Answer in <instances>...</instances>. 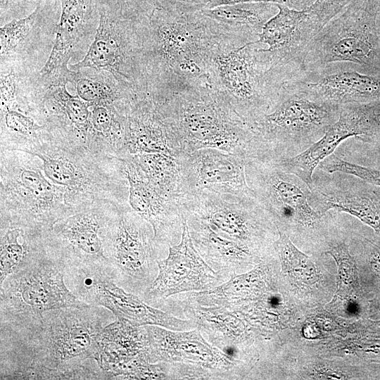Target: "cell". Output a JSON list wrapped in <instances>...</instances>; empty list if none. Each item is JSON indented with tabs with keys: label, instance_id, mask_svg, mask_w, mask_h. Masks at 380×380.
Listing matches in <instances>:
<instances>
[{
	"label": "cell",
	"instance_id": "obj_8",
	"mask_svg": "<svg viewBox=\"0 0 380 380\" xmlns=\"http://www.w3.org/2000/svg\"><path fill=\"white\" fill-rule=\"evenodd\" d=\"M179 203L184 219L223 242L264 259L274 248L275 224L256 198L203 191L183 196Z\"/></svg>",
	"mask_w": 380,
	"mask_h": 380
},
{
	"label": "cell",
	"instance_id": "obj_42",
	"mask_svg": "<svg viewBox=\"0 0 380 380\" xmlns=\"http://www.w3.org/2000/svg\"><path fill=\"white\" fill-rule=\"evenodd\" d=\"M270 2L286 6L297 10L303 9L305 5L303 0H208L203 8L210 9L224 5H232L241 3Z\"/></svg>",
	"mask_w": 380,
	"mask_h": 380
},
{
	"label": "cell",
	"instance_id": "obj_14",
	"mask_svg": "<svg viewBox=\"0 0 380 380\" xmlns=\"http://www.w3.org/2000/svg\"><path fill=\"white\" fill-rule=\"evenodd\" d=\"M63 272L66 285L80 300L103 307L117 319H125L136 326L157 325L175 331L196 328L193 321L153 307L119 286L109 263L65 268Z\"/></svg>",
	"mask_w": 380,
	"mask_h": 380
},
{
	"label": "cell",
	"instance_id": "obj_39",
	"mask_svg": "<svg viewBox=\"0 0 380 380\" xmlns=\"http://www.w3.org/2000/svg\"><path fill=\"white\" fill-rule=\"evenodd\" d=\"M1 109H13L20 111L17 101L18 85L20 72L11 68L7 73H0Z\"/></svg>",
	"mask_w": 380,
	"mask_h": 380
},
{
	"label": "cell",
	"instance_id": "obj_18",
	"mask_svg": "<svg viewBox=\"0 0 380 380\" xmlns=\"http://www.w3.org/2000/svg\"><path fill=\"white\" fill-rule=\"evenodd\" d=\"M117 207L90 208L57 221L43 238L47 255L63 270L109 263L102 234Z\"/></svg>",
	"mask_w": 380,
	"mask_h": 380
},
{
	"label": "cell",
	"instance_id": "obj_36",
	"mask_svg": "<svg viewBox=\"0 0 380 380\" xmlns=\"http://www.w3.org/2000/svg\"><path fill=\"white\" fill-rule=\"evenodd\" d=\"M115 379H167L166 363H152L146 355H141L124 366Z\"/></svg>",
	"mask_w": 380,
	"mask_h": 380
},
{
	"label": "cell",
	"instance_id": "obj_4",
	"mask_svg": "<svg viewBox=\"0 0 380 380\" xmlns=\"http://www.w3.org/2000/svg\"><path fill=\"white\" fill-rule=\"evenodd\" d=\"M158 101L175 130L181 156L215 148L247 160L255 156L254 132L210 84Z\"/></svg>",
	"mask_w": 380,
	"mask_h": 380
},
{
	"label": "cell",
	"instance_id": "obj_3",
	"mask_svg": "<svg viewBox=\"0 0 380 380\" xmlns=\"http://www.w3.org/2000/svg\"><path fill=\"white\" fill-rule=\"evenodd\" d=\"M7 150L38 157L44 175L64 189L67 203L75 213L129 203V183L122 161L98 155L51 134L45 127L38 137L15 142Z\"/></svg>",
	"mask_w": 380,
	"mask_h": 380
},
{
	"label": "cell",
	"instance_id": "obj_16",
	"mask_svg": "<svg viewBox=\"0 0 380 380\" xmlns=\"http://www.w3.org/2000/svg\"><path fill=\"white\" fill-rule=\"evenodd\" d=\"M246 175L256 199L278 227L293 222L312 227L322 215L310 204L311 190H304L298 177L284 171L270 158L247 160Z\"/></svg>",
	"mask_w": 380,
	"mask_h": 380
},
{
	"label": "cell",
	"instance_id": "obj_34",
	"mask_svg": "<svg viewBox=\"0 0 380 380\" xmlns=\"http://www.w3.org/2000/svg\"><path fill=\"white\" fill-rule=\"evenodd\" d=\"M44 127L19 110L1 109V144L35 139Z\"/></svg>",
	"mask_w": 380,
	"mask_h": 380
},
{
	"label": "cell",
	"instance_id": "obj_31",
	"mask_svg": "<svg viewBox=\"0 0 380 380\" xmlns=\"http://www.w3.org/2000/svg\"><path fill=\"white\" fill-rule=\"evenodd\" d=\"M70 83L89 106L101 103H118L137 96L123 87L108 72L84 68L73 70Z\"/></svg>",
	"mask_w": 380,
	"mask_h": 380
},
{
	"label": "cell",
	"instance_id": "obj_27",
	"mask_svg": "<svg viewBox=\"0 0 380 380\" xmlns=\"http://www.w3.org/2000/svg\"><path fill=\"white\" fill-rule=\"evenodd\" d=\"M148 348L144 326L116 319L99 334L93 359L109 379H115L119 371L129 362L141 355L148 357Z\"/></svg>",
	"mask_w": 380,
	"mask_h": 380
},
{
	"label": "cell",
	"instance_id": "obj_17",
	"mask_svg": "<svg viewBox=\"0 0 380 380\" xmlns=\"http://www.w3.org/2000/svg\"><path fill=\"white\" fill-rule=\"evenodd\" d=\"M350 137L366 142L380 137V101L341 105L338 120L318 141L297 155L274 161L312 191L315 168Z\"/></svg>",
	"mask_w": 380,
	"mask_h": 380
},
{
	"label": "cell",
	"instance_id": "obj_30",
	"mask_svg": "<svg viewBox=\"0 0 380 380\" xmlns=\"http://www.w3.org/2000/svg\"><path fill=\"white\" fill-rule=\"evenodd\" d=\"M315 209L322 216L330 210L348 213L380 235V199L373 192H317Z\"/></svg>",
	"mask_w": 380,
	"mask_h": 380
},
{
	"label": "cell",
	"instance_id": "obj_20",
	"mask_svg": "<svg viewBox=\"0 0 380 380\" xmlns=\"http://www.w3.org/2000/svg\"><path fill=\"white\" fill-rule=\"evenodd\" d=\"M158 265L156 278L141 297L155 308L172 296L208 291L225 282L195 248L184 219L179 243L169 247L167 255Z\"/></svg>",
	"mask_w": 380,
	"mask_h": 380
},
{
	"label": "cell",
	"instance_id": "obj_46",
	"mask_svg": "<svg viewBox=\"0 0 380 380\" xmlns=\"http://www.w3.org/2000/svg\"><path fill=\"white\" fill-rule=\"evenodd\" d=\"M305 3V5L306 7L310 6L312 4H313L316 0H303Z\"/></svg>",
	"mask_w": 380,
	"mask_h": 380
},
{
	"label": "cell",
	"instance_id": "obj_10",
	"mask_svg": "<svg viewBox=\"0 0 380 380\" xmlns=\"http://www.w3.org/2000/svg\"><path fill=\"white\" fill-rule=\"evenodd\" d=\"M102 236L115 283L141 298L158 275V261L169 249L155 240L151 224L129 203L115 209Z\"/></svg>",
	"mask_w": 380,
	"mask_h": 380
},
{
	"label": "cell",
	"instance_id": "obj_7",
	"mask_svg": "<svg viewBox=\"0 0 380 380\" xmlns=\"http://www.w3.org/2000/svg\"><path fill=\"white\" fill-rule=\"evenodd\" d=\"M340 108L313 101L283 84L269 109L248 125L258 143L255 158H288L300 153L338 120Z\"/></svg>",
	"mask_w": 380,
	"mask_h": 380
},
{
	"label": "cell",
	"instance_id": "obj_35",
	"mask_svg": "<svg viewBox=\"0 0 380 380\" xmlns=\"http://www.w3.org/2000/svg\"><path fill=\"white\" fill-rule=\"evenodd\" d=\"M336 262L338 267V291L347 293L358 288V280L355 262L350 255L348 246L340 243L327 251Z\"/></svg>",
	"mask_w": 380,
	"mask_h": 380
},
{
	"label": "cell",
	"instance_id": "obj_15",
	"mask_svg": "<svg viewBox=\"0 0 380 380\" xmlns=\"http://www.w3.org/2000/svg\"><path fill=\"white\" fill-rule=\"evenodd\" d=\"M177 317L193 321L204 338L222 352L243 377L255 357L253 338L246 324L223 308L197 303L189 293L172 296L157 306Z\"/></svg>",
	"mask_w": 380,
	"mask_h": 380
},
{
	"label": "cell",
	"instance_id": "obj_24",
	"mask_svg": "<svg viewBox=\"0 0 380 380\" xmlns=\"http://www.w3.org/2000/svg\"><path fill=\"white\" fill-rule=\"evenodd\" d=\"M122 110L125 158L142 153L181 156L177 134L159 101L148 94L139 95L126 102Z\"/></svg>",
	"mask_w": 380,
	"mask_h": 380
},
{
	"label": "cell",
	"instance_id": "obj_1",
	"mask_svg": "<svg viewBox=\"0 0 380 380\" xmlns=\"http://www.w3.org/2000/svg\"><path fill=\"white\" fill-rule=\"evenodd\" d=\"M204 4L166 1L146 20L143 62L146 93L158 100L208 85L210 56L222 34Z\"/></svg>",
	"mask_w": 380,
	"mask_h": 380
},
{
	"label": "cell",
	"instance_id": "obj_19",
	"mask_svg": "<svg viewBox=\"0 0 380 380\" xmlns=\"http://www.w3.org/2000/svg\"><path fill=\"white\" fill-rule=\"evenodd\" d=\"M60 0H40L29 15L0 28V73L15 68L38 70L50 54L61 14ZM49 56V55H47Z\"/></svg>",
	"mask_w": 380,
	"mask_h": 380
},
{
	"label": "cell",
	"instance_id": "obj_5",
	"mask_svg": "<svg viewBox=\"0 0 380 380\" xmlns=\"http://www.w3.org/2000/svg\"><path fill=\"white\" fill-rule=\"evenodd\" d=\"M0 156L1 234L19 228L43 239L57 221L75 213L64 189L46 179L38 157L8 150Z\"/></svg>",
	"mask_w": 380,
	"mask_h": 380
},
{
	"label": "cell",
	"instance_id": "obj_37",
	"mask_svg": "<svg viewBox=\"0 0 380 380\" xmlns=\"http://www.w3.org/2000/svg\"><path fill=\"white\" fill-rule=\"evenodd\" d=\"M98 3L126 18L139 21L148 20L160 6V0H98Z\"/></svg>",
	"mask_w": 380,
	"mask_h": 380
},
{
	"label": "cell",
	"instance_id": "obj_33",
	"mask_svg": "<svg viewBox=\"0 0 380 380\" xmlns=\"http://www.w3.org/2000/svg\"><path fill=\"white\" fill-rule=\"evenodd\" d=\"M277 232L278 238L274 243V248L282 271L299 277L308 284L315 282L317 274L313 262L295 246L284 232L277 229Z\"/></svg>",
	"mask_w": 380,
	"mask_h": 380
},
{
	"label": "cell",
	"instance_id": "obj_44",
	"mask_svg": "<svg viewBox=\"0 0 380 380\" xmlns=\"http://www.w3.org/2000/svg\"><path fill=\"white\" fill-rule=\"evenodd\" d=\"M160 6L164 2H166V1H176V2L184 3V4H204L205 5V0H160Z\"/></svg>",
	"mask_w": 380,
	"mask_h": 380
},
{
	"label": "cell",
	"instance_id": "obj_28",
	"mask_svg": "<svg viewBox=\"0 0 380 380\" xmlns=\"http://www.w3.org/2000/svg\"><path fill=\"white\" fill-rule=\"evenodd\" d=\"M201 11L213 21L222 35L247 44L258 39V34L279 8L275 3L253 2L202 8Z\"/></svg>",
	"mask_w": 380,
	"mask_h": 380
},
{
	"label": "cell",
	"instance_id": "obj_22",
	"mask_svg": "<svg viewBox=\"0 0 380 380\" xmlns=\"http://www.w3.org/2000/svg\"><path fill=\"white\" fill-rule=\"evenodd\" d=\"M184 195L203 191L256 198L248 184L247 159L215 148H203L178 157Z\"/></svg>",
	"mask_w": 380,
	"mask_h": 380
},
{
	"label": "cell",
	"instance_id": "obj_2",
	"mask_svg": "<svg viewBox=\"0 0 380 380\" xmlns=\"http://www.w3.org/2000/svg\"><path fill=\"white\" fill-rule=\"evenodd\" d=\"M116 317L88 305L45 312L19 324H1L0 379L17 371L56 369L93 359L103 328Z\"/></svg>",
	"mask_w": 380,
	"mask_h": 380
},
{
	"label": "cell",
	"instance_id": "obj_25",
	"mask_svg": "<svg viewBox=\"0 0 380 380\" xmlns=\"http://www.w3.org/2000/svg\"><path fill=\"white\" fill-rule=\"evenodd\" d=\"M61 14L53 46L45 64L36 73L41 77L67 74L70 59L82 51L94 37L99 22L98 0H60Z\"/></svg>",
	"mask_w": 380,
	"mask_h": 380
},
{
	"label": "cell",
	"instance_id": "obj_48",
	"mask_svg": "<svg viewBox=\"0 0 380 380\" xmlns=\"http://www.w3.org/2000/svg\"><path fill=\"white\" fill-rule=\"evenodd\" d=\"M205 2H206L208 0H205Z\"/></svg>",
	"mask_w": 380,
	"mask_h": 380
},
{
	"label": "cell",
	"instance_id": "obj_13",
	"mask_svg": "<svg viewBox=\"0 0 380 380\" xmlns=\"http://www.w3.org/2000/svg\"><path fill=\"white\" fill-rule=\"evenodd\" d=\"M351 0H316L297 10L277 4L279 11L258 34L267 46L271 68L289 80L304 69L308 47L327 23Z\"/></svg>",
	"mask_w": 380,
	"mask_h": 380
},
{
	"label": "cell",
	"instance_id": "obj_12",
	"mask_svg": "<svg viewBox=\"0 0 380 380\" xmlns=\"http://www.w3.org/2000/svg\"><path fill=\"white\" fill-rule=\"evenodd\" d=\"M1 324H19L49 310L88 305L68 287L63 268L46 251L0 285Z\"/></svg>",
	"mask_w": 380,
	"mask_h": 380
},
{
	"label": "cell",
	"instance_id": "obj_43",
	"mask_svg": "<svg viewBox=\"0 0 380 380\" xmlns=\"http://www.w3.org/2000/svg\"><path fill=\"white\" fill-rule=\"evenodd\" d=\"M363 246L371 268L380 276V247L367 239L363 241Z\"/></svg>",
	"mask_w": 380,
	"mask_h": 380
},
{
	"label": "cell",
	"instance_id": "obj_23",
	"mask_svg": "<svg viewBox=\"0 0 380 380\" xmlns=\"http://www.w3.org/2000/svg\"><path fill=\"white\" fill-rule=\"evenodd\" d=\"M148 338L150 362H182L203 367L217 379L242 376L235 365L219 349L210 345L200 331H175L157 325H145Z\"/></svg>",
	"mask_w": 380,
	"mask_h": 380
},
{
	"label": "cell",
	"instance_id": "obj_29",
	"mask_svg": "<svg viewBox=\"0 0 380 380\" xmlns=\"http://www.w3.org/2000/svg\"><path fill=\"white\" fill-rule=\"evenodd\" d=\"M122 160L129 162L163 195L179 203L184 192L178 158L158 153H142L129 155Z\"/></svg>",
	"mask_w": 380,
	"mask_h": 380
},
{
	"label": "cell",
	"instance_id": "obj_49",
	"mask_svg": "<svg viewBox=\"0 0 380 380\" xmlns=\"http://www.w3.org/2000/svg\"><path fill=\"white\" fill-rule=\"evenodd\" d=\"M304 2V1H303ZM305 4V3H304ZM306 7V6H305Z\"/></svg>",
	"mask_w": 380,
	"mask_h": 380
},
{
	"label": "cell",
	"instance_id": "obj_32",
	"mask_svg": "<svg viewBox=\"0 0 380 380\" xmlns=\"http://www.w3.org/2000/svg\"><path fill=\"white\" fill-rule=\"evenodd\" d=\"M44 252L43 239L28 236L21 229L9 228L1 234L0 285Z\"/></svg>",
	"mask_w": 380,
	"mask_h": 380
},
{
	"label": "cell",
	"instance_id": "obj_21",
	"mask_svg": "<svg viewBox=\"0 0 380 380\" xmlns=\"http://www.w3.org/2000/svg\"><path fill=\"white\" fill-rule=\"evenodd\" d=\"M284 84L313 101L339 106L380 101V75L362 73L349 63L303 70Z\"/></svg>",
	"mask_w": 380,
	"mask_h": 380
},
{
	"label": "cell",
	"instance_id": "obj_41",
	"mask_svg": "<svg viewBox=\"0 0 380 380\" xmlns=\"http://www.w3.org/2000/svg\"><path fill=\"white\" fill-rule=\"evenodd\" d=\"M166 369L167 379H217L213 372L196 365L166 362Z\"/></svg>",
	"mask_w": 380,
	"mask_h": 380
},
{
	"label": "cell",
	"instance_id": "obj_11",
	"mask_svg": "<svg viewBox=\"0 0 380 380\" xmlns=\"http://www.w3.org/2000/svg\"><path fill=\"white\" fill-rule=\"evenodd\" d=\"M99 22L93 41L84 58L71 64L70 69L106 71L134 94H147L143 62L146 21L126 18L99 4Z\"/></svg>",
	"mask_w": 380,
	"mask_h": 380
},
{
	"label": "cell",
	"instance_id": "obj_45",
	"mask_svg": "<svg viewBox=\"0 0 380 380\" xmlns=\"http://www.w3.org/2000/svg\"><path fill=\"white\" fill-rule=\"evenodd\" d=\"M376 27H377V32H378L379 44H380V11L379 12L376 17Z\"/></svg>",
	"mask_w": 380,
	"mask_h": 380
},
{
	"label": "cell",
	"instance_id": "obj_26",
	"mask_svg": "<svg viewBox=\"0 0 380 380\" xmlns=\"http://www.w3.org/2000/svg\"><path fill=\"white\" fill-rule=\"evenodd\" d=\"M131 208L153 227L155 240L169 248L179 243L183 229L180 204L163 195L129 163L123 161Z\"/></svg>",
	"mask_w": 380,
	"mask_h": 380
},
{
	"label": "cell",
	"instance_id": "obj_9",
	"mask_svg": "<svg viewBox=\"0 0 380 380\" xmlns=\"http://www.w3.org/2000/svg\"><path fill=\"white\" fill-rule=\"evenodd\" d=\"M380 8L370 0H351L331 18L308 47L304 69L349 63L362 73L380 75L376 17Z\"/></svg>",
	"mask_w": 380,
	"mask_h": 380
},
{
	"label": "cell",
	"instance_id": "obj_40",
	"mask_svg": "<svg viewBox=\"0 0 380 380\" xmlns=\"http://www.w3.org/2000/svg\"><path fill=\"white\" fill-rule=\"evenodd\" d=\"M40 0H0V25L29 15Z\"/></svg>",
	"mask_w": 380,
	"mask_h": 380
},
{
	"label": "cell",
	"instance_id": "obj_47",
	"mask_svg": "<svg viewBox=\"0 0 380 380\" xmlns=\"http://www.w3.org/2000/svg\"><path fill=\"white\" fill-rule=\"evenodd\" d=\"M380 8V0H370Z\"/></svg>",
	"mask_w": 380,
	"mask_h": 380
},
{
	"label": "cell",
	"instance_id": "obj_38",
	"mask_svg": "<svg viewBox=\"0 0 380 380\" xmlns=\"http://www.w3.org/2000/svg\"><path fill=\"white\" fill-rule=\"evenodd\" d=\"M328 173L341 172L355 176L366 182L380 186V170L348 162L334 155L325 158L319 165Z\"/></svg>",
	"mask_w": 380,
	"mask_h": 380
},
{
	"label": "cell",
	"instance_id": "obj_6",
	"mask_svg": "<svg viewBox=\"0 0 380 380\" xmlns=\"http://www.w3.org/2000/svg\"><path fill=\"white\" fill-rule=\"evenodd\" d=\"M266 47L222 36L210 56V86L248 125L269 109L284 84L270 70Z\"/></svg>",
	"mask_w": 380,
	"mask_h": 380
}]
</instances>
